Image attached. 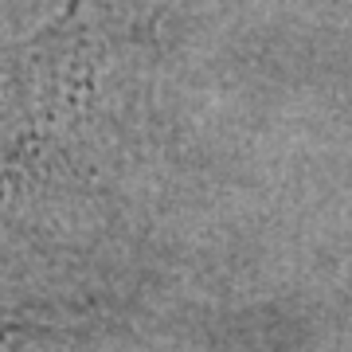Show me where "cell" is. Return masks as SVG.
Returning <instances> with one entry per match:
<instances>
[{
	"instance_id": "1",
	"label": "cell",
	"mask_w": 352,
	"mask_h": 352,
	"mask_svg": "<svg viewBox=\"0 0 352 352\" xmlns=\"http://www.w3.org/2000/svg\"><path fill=\"white\" fill-rule=\"evenodd\" d=\"M87 28L59 20L36 43L0 59V168L20 164L55 129L78 82H87Z\"/></svg>"
}]
</instances>
